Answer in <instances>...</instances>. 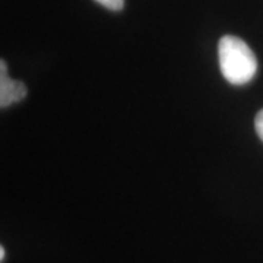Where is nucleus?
Listing matches in <instances>:
<instances>
[{"instance_id": "nucleus-1", "label": "nucleus", "mask_w": 263, "mask_h": 263, "mask_svg": "<svg viewBox=\"0 0 263 263\" xmlns=\"http://www.w3.org/2000/svg\"><path fill=\"white\" fill-rule=\"evenodd\" d=\"M218 60L222 76L233 85L250 82L257 70V60L252 48L234 35H226L219 40Z\"/></svg>"}, {"instance_id": "nucleus-2", "label": "nucleus", "mask_w": 263, "mask_h": 263, "mask_svg": "<svg viewBox=\"0 0 263 263\" xmlns=\"http://www.w3.org/2000/svg\"><path fill=\"white\" fill-rule=\"evenodd\" d=\"M28 94V89L24 82L13 81L8 76V66L5 60L0 63V107L6 108L12 104L22 101Z\"/></svg>"}, {"instance_id": "nucleus-3", "label": "nucleus", "mask_w": 263, "mask_h": 263, "mask_svg": "<svg viewBox=\"0 0 263 263\" xmlns=\"http://www.w3.org/2000/svg\"><path fill=\"white\" fill-rule=\"evenodd\" d=\"M97 2L110 10H120L124 6V0H97Z\"/></svg>"}, {"instance_id": "nucleus-4", "label": "nucleus", "mask_w": 263, "mask_h": 263, "mask_svg": "<svg viewBox=\"0 0 263 263\" xmlns=\"http://www.w3.org/2000/svg\"><path fill=\"white\" fill-rule=\"evenodd\" d=\"M254 129H256V133L259 135V138L263 141V110H260L254 119Z\"/></svg>"}, {"instance_id": "nucleus-5", "label": "nucleus", "mask_w": 263, "mask_h": 263, "mask_svg": "<svg viewBox=\"0 0 263 263\" xmlns=\"http://www.w3.org/2000/svg\"><path fill=\"white\" fill-rule=\"evenodd\" d=\"M0 260H2V262L5 260V249H3V247L0 249Z\"/></svg>"}]
</instances>
